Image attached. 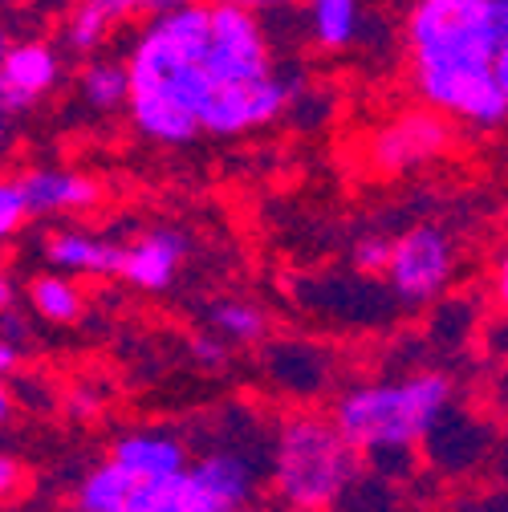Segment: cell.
Wrapping results in <instances>:
<instances>
[{"instance_id": "cell-1", "label": "cell", "mask_w": 508, "mask_h": 512, "mask_svg": "<svg viewBox=\"0 0 508 512\" xmlns=\"http://www.w3.org/2000/svg\"><path fill=\"white\" fill-rule=\"evenodd\" d=\"M456 403V382L439 370H411L403 378L362 382L338 395L334 419L362 447L366 464L387 460L415 464V447L427 443L435 423Z\"/></svg>"}, {"instance_id": "cell-2", "label": "cell", "mask_w": 508, "mask_h": 512, "mask_svg": "<svg viewBox=\"0 0 508 512\" xmlns=\"http://www.w3.org/2000/svg\"><path fill=\"white\" fill-rule=\"evenodd\" d=\"M366 456L342 423L317 411L285 415L269 439V492L281 512H334L362 480Z\"/></svg>"}, {"instance_id": "cell-3", "label": "cell", "mask_w": 508, "mask_h": 512, "mask_svg": "<svg viewBox=\"0 0 508 512\" xmlns=\"http://www.w3.org/2000/svg\"><path fill=\"white\" fill-rule=\"evenodd\" d=\"M403 41L411 66H496L508 0H411Z\"/></svg>"}, {"instance_id": "cell-4", "label": "cell", "mask_w": 508, "mask_h": 512, "mask_svg": "<svg viewBox=\"0 0 508 512\" xmlns=\"http://www.w3.org/2000/svg\"><path fill=\"white\" fill-rule=\"evenodd\" d=\"M460 269V248L448 228L415 224L395 236V252L387 265V293L403 309H423L452 289Z\"/></svg>"}, {"instance_id": "cell-5", "label": "cell", "mask_w": 508, "mask_h": 512, "mask_svg": "<svg viewBox=\"0 0 508 512\" xmlns=\"http://www.w3.org/2000/svg\"><path fill=\"white\" fill-rule=\"evenodd\" d=\"M411 90L423 106L464 118L480 131L508 122V90L496 66H411Z\"/></svg>"}, {"instance_id": "cell-6", "label": "cell", "mask_w": 508, "mask_h": 512, "mask_svg": "<svg viewBox=\"0 0 508 512\" xmlns=\"http://www.w3.org/2000/svg\"><path fill=\"white\" fill-rule=\"evenodd\" d=\"M297 98V78L277 70L261 82H240V86H224L208 98L200 126L212 139H236L248 131H261V126L277 122Z\"/></svg>"}, {"instance_id": "cell-7", "label": "cell", "mask_w": 508, "mask_h": 512, "mask_svg": "<svg viewBox=\"0 0 508 512\" xmlns=\"http://www.w3.org/2000/svg\"><path fill=\"white\" fill-rule=\"evenodd\" d=\"M452 114H443L435 106H419V110H403L391 122H383L370 139V163L387 175H407L419 171L427 163H435L443 151L452 147L456 131H452Z\"/></svg>"}, {"instance_id": "cell-8", "label": "cell", "mask_w": 508, "mask_h": 512, "mask_svg": "<svg viewBox=\"0 0 508 512\" xmlns=\"http://www.w3.org/2000/svg\"><path fill=\"white\" fill-rule=\"evenodd\" d=\"M61 86V49L41 37L5 41L0 53V110L5 118H21L41 106Z\"/></svg>"}, {"instance_id": "cell-9", "label": "cell", "mask_w": 508, "mask_h": 512, "mask_svg": "<svg viewBox=\"0 0 508 512\" xmlns=\"http://www.w3.org/2000/svg\"><path fill=\"white\" fill-rule=\"evenodd\" d=\"M187 472H192L196 484L208 488L220 504L244 508V504H257L261 488L269 484V452L248 456L240 443H216L204 456H196Z\"/></svg>"}, {"instance_id": "cell-10", "label": "cell", "mask_w": 508, "mask_h": 512, "mask_svg": "<svg viewBox=\"0 0 508 512\" xmlns=\"http://www.w3.org/2000/svg\"><path fill=\"white\" fill-rule=\"evenodd\" d=\"M21 196L33 212V220L45 216H82L102 204V183L70 171V167H25L13 175Z\"/></svg>"}, {"instance_id": "cell-11", "label": "cell", "mask_w": 508, "mask_h": 512, "mask_svg": "<svg viewBox=\"0 0 508 512\" xmlns=\"http://www.w3.org/2000/svg\"><path fill=\"white\" fill-rule=\"evenodd\" d=\"M41 256L49 269H61L70 277H122L126 273V256L131 244L98 236V232H82V228H57L45 236Z\"/></svg>"}, {"instance_id": "cell-12", "label": "cell", "mask_w": 508, "mask_h": 512, "mask_svg": "<svg viewBox=\"0 0 508 512\" xmlns=\"http://www.w3.org/2000/svg\"><path fill=\"white\" fill-rule=\"evenodd\" d=\"M110 460H118L126 472H131L139 484L147 480H167L192 468V452L187 443L163 427H139V431H126L110 443Z\"/></svg>"}, {"instance_id": "cell-13", "label": "cell", "mask_w": 508, "mask_h": 512, "mask_svg": "<svg viewBox=\"0 0 508 512\" xmlns=\"http://www.w3.org/2000/svg\"><path fill=\"white\" fill-rule=\"evenodd\" d=\"M187 261V236L179 228H147L131 240L122 281L139 293H167Z\"/></svg>"}, {"instance_id": "cell-14", "label": "cell", "mask_w": 508, "mask_h": 512, "mask_svg": "<svg viewBox=\"0 0 508 512\" xmlns=\"http://www.w3.org/2000/svg\"><path fill=\"white\" fill-rule=\"evenodd\" d=\"M147 0H74L70 17L61 21V49L74 57H94L118 21L143 17Z\"/></svg>"}, {"instance_id": "cell-15", "label": "cell", "mask_w": 508, "mask_h": 512, "mask_svg": "<svg viewBox=\"0 0 508 512\" xmlns=\"http://www.w3.org/2000/svg\"><path fill=\"white\" fill-rule=\"evenodd\" d=\"M305 25H309V37L322 49L342 53V49L362 45L370 17L362 0H305Z\"/></svg>"}, {"instance_id": "cell-16", "label": "cell", "mask_w": 508, "mask_h": 512, "mask_svg": "<svg viewBox=\"0 0 508 512\" xmlns=\"http://www.w3.org/2000/svg\"><path fill=\"white\" fill-rule=\"evenodd\" d=\"M126 512H236L228 504H220L208 488L196 484L192 472H179L167 480H147L135 488Z\"/></svg>"}, {"instance_id": "cell-17", "label": "cell", "mask_w": 508, "mask_h": 512, "mask_svg": "<svg viewBox=\"0 0 508 512\" xmlns=\"http://www.w3.org/2000/svg\"><path fill=\"white\" fill-rule=\"evenodd\" d=\"M25 297L33 305V313L49 326H78L86 313V293L78 289V281L61 269H45L33 273L25 285Z\"/></svg>"}, {"instance_id": "cell-18", "label": "cell", "mask_w": 508, "mask_h": 512, "mask_svg": "<svg viewBox=\"0 0 508 512\" xmlns=\"http://www.w3.org/2000/svg\"><path fill=\"white\" fill-rule=\"evenodd\" d=\"M139 480L126 472L118 460H102L94 464L82 480H78V492H74V512H126L131 504Z\"/></svg>"}, {"instance_id": "cell-19", "label": "cell", "mask_w": 508, "mask_h": 512, "mask_svg": "<svg viewBox=\"0 0 508 512\" xmlns=\"http://www.w3.org/2000/svg\"><path fill=\"white\" fill-rule=\"evenodd\" d=\"M78 98L98 114H114L122 106H131V66L110 57L86 61L78 74Z\"/></svg>"}, {"instance_id": "cell-20", "label": "cell", "mask_w": 508, "mask_h": 512, "mask_svg": "<svg viewBox=\"0 0 508 512\" xmlns=\"http://www.w3.org/2000/svg\"><path fill=\"white\" fill-rule=\"evenodd\" d=\"M208 326L228 338L232 346H257L269 334V313L257 301H240V297H220L208 305Z\"/></svg>"}, {"instance_id": "cell-21", "label": "cell", "mask_w": 508, "mask_h": 512, "mask_svg": "<svg viewBox=\"0 0 508 512\" xmlns=\"http://www.w3.org/2000/svg\"><path fill=\"white\" fill-rule=\"evenodd\" d=\"M391 252H395V236H383V232H362V236L350 244V265H354L362 277H387Z\"/></svg>"}, {"instance_id": "cell-22", "label": "cell", "mask_w": 508, "mask_h": 512, "mask_svg": "<svg viewBox=\"0 0 508 512\" xmlns=\"http://www.w3.org/2000/svg\"><path fill=\"white\" fill-rule=\"evenodd\" d=\"M29 220H33V212H29L25 196H21L17 179L9 175L5 183H0V236L13 240L17 232H25V224H29Z\"/></svg>"}, {"instance_id": "cell-23", "label": "cell", "mask_w": 508, "mask_h": 512, "mask_svg": "<svg viewBox=\"0 0 508 512\" xmlns=\"http://www.w3.org/2000/svg\"><path fill=\"white\" fill-rule=\"evenodd\" d=\"M228 346L232 342L212 330V334H196L192 342H187V354H192L204 370H220V366H228Z\"/></svg>"}, {"instance_id": "cell-24", "label": "cell", "mask_w": 508, "mask_h": 512, "mask_svg": "<svg viewBox=\"0 0 508 512\" xmlns=\"http://www.w3.org/2000/svg\"><path fill=\"white\" fill-rule=\"evenodd\" d=\"M492 297L508 313V244L496 252V265H492Z\"/></svg>"}, {"instance_id": "cell-25", "label": "cell", "mask_w": 508, "mask_h": 512, "mask_svg": "<svg viewBox=\"0 0 508 512\" xmlns=\"http://www.w3.org/2000/svg\"><path fill=\"white\" fill-rule=\"evenodd\" d=\"M94 411H98V395H94V391L82 387V391L70 395V415H74V419H94Z\"/></svg>"}, {"instance_id": "cell-26", "label": "cell", "mask_w": 508, "mask_h": 512, "mask_svg": "<svg viewBox=\"0 0 508 512\" xmlns=\"http://www.w3.org/2000/svg\"><path fill=\"white\" fill-rule=\"evenodd\" d=\"M192 0H147L143 5V17H167V13H179V9H187Z\"/></svg>"}, {"instance_id": "cell-27", "label": "cell", "mask_w": 508, "mask_h": 512, "mask_svg": "<svg viewBox=\"0 0 508 512\" xmlns=\"http://www.w3.org/2000/svg\"><path fill=\"white\" fill-rule=\"evenodd\" d=\"M17 362H21V346L5 338V342H0V374H5V378H13Z\"/></svg>"}, {"instance_id": "cell-28", "label": "cell", "mask_w": 508, "mask_h": 512, "mask_svg": "<svg viewBox=\"0 0 508 512\" xmlns=\"http://www.w3.org/2000/svg\"><path fill=\"white\" fill-rule=\"evenodd\" d=\"M224 5H244V9H257V13H273V9L297 5V0H224Z\"/></svg>"}, {"instance_id": "cell-29", "label": "cell", "mask_w": 508, "mask_h": 512, "mask_svg": "<svg viewBox=\"0 0 508 512\" xmlns=\"http://www.w3.org/2000/svg\"><path fill=\"white\" fill-rule=\"evenodd\" d=\"M0 309H17V281L5 273V281H0Z\"/></svg>"}, {"instance_id": "cell-30", "label": "cell", "mask_w": 508, "mask_h": 512, "mask_svg": "<svg viewBox=\"0 0 508 512\" xmlns=\"http://www.w3.org/2000/svg\"><path fill=\"white\" fill-rule=\"evenodd\" d=\"M0 484H5V492L17 488V460H13V456L0 460Z\"/></svg>"}, {"instance_id": "cell-31", "label": "cell", "mask_w": 508, "mask_h": 512, "mask_svg": "<svg viewBox=\"0 0 508 512\" xmlns=\"http://www.w3.org/2000/svg\"><path fill=\"white\" fill-rule=\"evenodd\" d=\"M496 78H500V86L508 90V41H504V49L496 53Z\"/></svg>"}, {"instance_id": "cell-32", "label": "cell", "mask_w": 508, "mask_h": 512, "mask_svg": "<svg viewBox=\"0 0 508 512\" xmlns=\"http://www.w3.org/2000/svg\"><path fill=\"white\" fill-rule=\"evenodd\" d=\"M33 5H41V0H5V9H9V13H17V9H33Z\"/></svg>"}, {"instance_id": "cell-33", "label": "cell", "mask_w": 508, "mask_h": 512, "mask_svg": "<svg viewBox=\"0 0 508 512\" xmlns=\"http://www.w3.org/2000/svg\"><path fill=\"white\" fill-rule=\"evenodd\" d=\"M236 512H269V508H261V504H244V508H236Z\"/></svg>"}]
</instances>
